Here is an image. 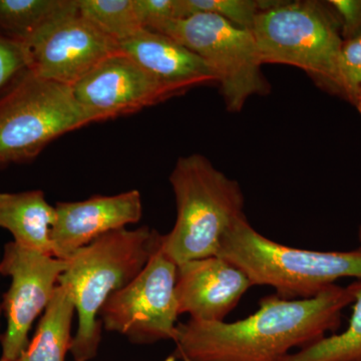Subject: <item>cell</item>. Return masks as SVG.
<instances>
[{
    "mask_svg": "<svg viewBox=\"0 0 361 361\" xmlns=\"http://www.w3.org/2000/svg\"><path fill=\"white\" fill-rule=\"evenodd\" d=\"M353 302L350 288L336 284L312 298L264 297L239 322L178 323L175 355L182 361H285L292 349L336 332L342 310Z\"/></svg>",
    "mask_w": 361,
    "mask_h": 361,
    "instance_id": "1",
    "label": "cell"
},
{
    "mask_svg": "<svg viewBox=\"0 0 361 361\" xmlns=\"http://www.w3.org/2000/svg\"><path fill=\"white\" fill-rule=\"evenodd\" d=\"M177 218L161 235V250L176 265L217 256L221 241L244 214L243 191L200 154L180 157L171 173Z\"/></svg>",
    "mask_w": 361,
    "mask_h": 361,
    "instance_id": "3",
    "label": "cell"
},
{
    "mask_svg": "<svg viewBox=\"0 0 361 361\" xmlns=\"http://www.w3.org/2000/svg\"><path fill=\"white\" fill-rule=\"evenodd\" d=\"M0 258H1V255H0ZM1 312H2V306H1V304H0V315H1Z\"/></svg>",
    "mask_w": 361,
    "mask_h": 361,
    "instance_id": "26",
    "label": "cell"
},
{
    "mask_svg": "<svg viewBox=\"0 0 361 361\" xmlns=\"http://www.w3.org/2000/svg\"><path fill=\"white\" fill-rule=\"evenodd\" d=\"M327 4L339 21L342 39L361 35V0H329Z\"/></svg>",
    "mask_w": 361,
    "mask_h": 361,
    "instance_id": "24",
    "label": "cell"
},
{
    "mask_svg": "<svg viewBox=\"0 0 361 361\" xmlns=\"http://www.w3.org/2000/svg\"><path fill=\"white\" fill-rule=\"evenodd\" d=\"M339 73L343 99L361 115V35L343 40Z\"/></svg>",
    "mask_w": 361,
    "mask_h": 361,
    "instance_id": "21",
    "label": "cell"
},
{
    "mask_svg": "<svg viewBox=\"0 0 361 361\" xmlns=\"http://www.w3.org/2000/svg\"><path fill=\"white\" fill-rule=\"evenodd\" d=\"M0 361H6V360H2V358H0Z\"/></svg>",
    "mask_w": 361,
    "mask_h": 361,
    "instance_id": "27",
    "label": "cell"
},
{
    "mask_svg": "<svg viewBox=\"0 0 361 361\" xmlns=\"http://www.w3.org/2000/svg\"><path fill=\"white\" fill-rule=\"evenodd\" d=\"M358 241H360V248H358V250H361V225L360 226V229H358Z\"/></svg>",
    "mask_w": 361,
    "mask_h": 361,
    "instance_id": "25",
    "label": "cell"
},
{
    "mask_svg": "<svg viewBox=\"0 0 361 361\" xmlns=\"http://www.w3.org/2000/svg\"><path fill=\"white\" fill-rule=\"evenodd\" d=\"M217 256L243 271L253 286H270L283 299L317 296L341 278L361 280V250L323 252L282 245L252 227L246 216L228 228Z\"/></svg>",
    "mask_w": 361,
    "mask_h": 361,
    "instance_id": "4",
    "label": "cell"
},
{
    "mask_svg": "<svg viewBox=\"0 0 361 361\" xmlns=\"http://www.w3.org/2000/svg\"><path fill=\"white\" fill-rule=\"evenodd\" d=\"M27 73L23 44L0 35V101Z\"/></svg>",
    "mask_w": 361,
    "mask_h": 361,
    "instance_id": "22",
    "label": "cell"
},
{
    "mask_svg": "<svg viewBox=\"0 0 361 361\" xmlns=\"http://www.w3.org/2000/svg\"><path fill=\"white\" fill-rule=\"evenodd\" d=\"M66 0H0V35L23 44Z\"/></svg>",
    "mask_w": 361,
    "mask_h": 361,
    "instance_id": "18",
    "label": "cell"
},
{
    "mask_svg": "<svg viewBox=\"0 0 361 361\" xmlns=\"http://www.w3.org/2000/svg\"><path fill=\"white\" fill-rule=\"evenodd\" d=\"M348 287L355 305L348 329L291 353L285 361H361V280Z\"/></svg>",
    "mask_w": 361,
    "mask_h": 361,
    "instance_id": "17",
    "label": "cell"
},
{
    "mask_svg": "<svg viewBox=\"0 0 361 361\" xmlns=\"http://www.w3.org/2000/svg\"><path fill=\"white\" fill-rule=\"evenodd\" d=\"M159 32L177 40L212 68L227 111L237 113L250 97L269 94L271 85L251 30L216 14L200 13L171 21Z\"/></svg>",
    "mask_w": 361,
    "mask_h": 361,
    "instance_id": "7",
    "label": "cell"
},
{
    "mask_svg": "<svg viewBox=\"0 0 361 361\" xmlns=\"http://www.w3.org/2000/svg\"><path fill=\"white\" fill-rule=\"evenodd\" d=\"M264 63L295 66L320 89L343 97L339 61L343 39L327 1H272L251 30Z\"/></svg>",
    "mask_w": 361,
    "mask_h": 361,
    "instance_id": "5",
    "label": "cell"
},
{
    "mask_svg": "<svg viewBox=\"0 0 361 361\" xmlns=\"http://www.w3.org/2000/svg\"><path fill=\"white\" fill-rule=\"evenodd\" d=\"M80 13L120 44L142 30L135 0H78Z\"/></svg>",
    "mask_w": 361,
    "mask_h": 361,
    "instance_id": "19",
    "label": "cell"
},
{
    "mask_svg": "<svg viewBox=\"0 0 361 361\" xmlns=\"http://www.w3.org/2000/svg\"><path fill=\"white\" fill-rule=\"evenodd\" d=\"M28 71L73 87L111 54L121 51L78 11V0L65 6L23 44Z\"/></svg>",
    "mask_w": 361,
    "mask_h": 361,
    "instance_id": "9",
    "label": "cell"
},
{
    "mask_svg": "<svg viewBox=\"0 0 361 361\" xmlns=\"http://www.w3.org/2000/svg\"><path fill=\"white\" fill-rule=\"evenodd\" d=\"M54 206L40 190L0 193V228L13 236L14 243L30 250L54 256L51 229Z\"/></svg>",
    "mask_w": 361,
    "mask_h": 361,
    "instance_id": "15",
    "label": "cell"
},
{
    "mask_svg": "<svg viewBox=\"0 0 361 361\" xmlns=\"http://www.w3.org/2000/svg\"><path fill=\"white\" fill-rule=\"evenodd\" d=\"M177 273L178 266L160 246L137 277L104 303L99 312L103 329L135 344L174 341L180 315Z\"/></svg>",
    "mask_w": 361,
    "mask_h": 361,
    "instance_id": "8",
    "label": "cell"
},
{
    "mask_svg": "<svg viewBox=\"0 0 361 361\" xmlns=\"http://www.w3.org/2000/svg\"><path fill=\"white\" fill-rule=\"evenodd\" d=\"M71 87L90 123L177 97L122 51L103 59Z\"/></svg>",
    "mask_w": 361,
    "mask_h": 361,
    "instance_id": "11",
    "label": "cell"
},
{
    "mask_svg": "<svg viewBox=\"0 0 361 361\" xmlns=\"http://www.w3.org/2000/svg\"><path fill=\"white\" fill-rule=\"evenodd\" d=\"M161 235L148 226L116 230L75 252L59 284L75 301L78 329L70 353L75 361L94 360L102 341L99 312L113 294L127 286L161 246Z\"/></svg>",
    "mask_w": 361,
    "mask_h": 361,
    "instance_id": "2",
    "label": "cell"
},
{
    "mask_svg": "<svg viewBox=\"0 0 361 361\" xmlns=\"http://www.w3.org/2000/svg\"><path fill=\"white\" fill-rule=\"evenodd\" d=\"M75 301L68 287L59 284L40 318L27 348L16 361H66L73 336Z\"/></svg>",
    "mask_w": 361,
    "mask_h": 361,
    "instance_id": "16",
    "label": "cell"
},
{
    "mask_svg": "<svg viewBox=\"0 0 361 361\" xmlns=\"http://www.w3.org/2000/svg\"><path fill=\"white\" fill-rule=\"evenodd\" d=\"M51 229L54 257L68 260L94 240L135 224L142 215V196L130 190L114 196L80 202H59Z\"/></svg>",
    "mask_w": 361,
    "mask_h": 361,
    "instance_id": "12",
    "label": "cell"
},
{
    "mask_svg": "<svg viewBox=\"0 0 361 361\" xmlns=\"http://www.w3.org/2000/svg\"><path fill=\"white\" fill-rule=\"evenodd\" d=\"M66 267V260L23 248L13 241L4 246L0 274L11 277V283L1 304L6 318V331L0 336L2 360L16 361L25 353L33 323L51 302Z\"/></svg>",
    "mask_w": 361,
    "mask_h": 361,
    "instance_id": "10",
    "label": "cell"
},
{
    "mask_svg": "<svg viewBox=\"0 0 361 361\" xmlns=\"http://www.w3.org/2000/svg\"><path fill=\"white\" fill-rule=\"evenodd\" d=\"M272 4L267 0H176L177 20L195 14L219 16L239 27L252 30L256 16Z\"/></svg>",
    "mask_w": 361,
    "mask_h": 361,
    "instance_id": "20",
    "label": "cell"
},
{
    "mask_svg": "<svg viewBox=\"0 0 361 361\" xmlns=\"http://www.w3.org/2000/svg\"><path fill=\"white\" fill-rule=\"evenodd\" d=\"M118 45L176 96L201 85H217L215 73L200 56L164 33L142 28Z\"/></svg>",
    "mask_w": 361,
    "mask_h": 361,
    "instance_id": "14",
    "label": "cell"
},
{
    "mask_svg": "<svg viewBox=\"0 0 361 361\" xmlns=\"http://www.w3.org/2000/svg\"><path fill=\"white\" fill-rule=\"evenodd\" d=\"M142 28L159 32L171 21L177 20L176 0H135Z\"/></svg>",
    "mask_w": 361,
    "mask_h": 361,
    "instance_id": "23",
    "label": "cell"
},
{
    "mask_svg": "<svg viewBox=\"0 0 361 361\" xmlns=\"http://www.w3.org/2000/svg\"><path fill=\"white\" fill-rule=\"evenodd\" d=\"M90 123L71 85L28 71L0 101V168L32 161L56 137Z\"/></svg>",
    "mask_w": 361,
    "mask_h": 361,
    "instance_id": "6",
    "label": "cell"
},
{
    "mask_svg": "<svg viewBox=\"0 0 361 361\" xmlns=\"http://www.w3.org/2000/svg\"><path fill=\"white\" fill-rule=\"evenodd\" d=\"M252 285L243 271L212 256L178 265L176 296L180 315L198 322H225Z\"/></svg>",
    "mask_w": 361,
    "mask_h": 361,
    "instance_id": "13",
    "label": "cell"
}]
</instances>
